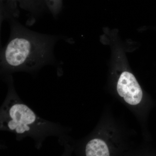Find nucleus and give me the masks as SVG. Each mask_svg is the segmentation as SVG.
<instances>
[{
    "label": "nucleus",
    "mask_w": 156,
    "mask_h": 156,
    "mask_svg": "<svg viewBox=\"0 0 156 156\" xmlns=\"http://www.w3.org/2000/svg\"><path fill=\"white\" fill-rule=\"evenodd\" d=\"M20 27H15L3 50L2 64L10 70L31 69L50 57L51 40Z\"/></svg>",
    "instance_id": "f257e3e1"
},
{
    "label": "nucleus",
    "mask_w": 156,
    "mask_h": 156,
    "mask_svg": "<svg viewBox=\"0 0 156 156\" xmlns=\"http://www.w3.org/2000/svg\"><path fill=\"white\" fill-rule=\"evenodd\" d=\"M51 128L50 123L38 117L13 90L9 92L1 109V129L19 135L37 136L48 134Z\"/></svg>",
    "instance_id": "f03ea898"
},
{
    "label": "nucleus",
    "mask_w": 156,
    "mask_h": 156,
    "mask_svg": "<svg viewBox=\"0 0 156 156\" xmlns=\"http://www.w3.org/2000/svg\"><path fill=\"white\" fill-rule=\"evenodd\" d=\"M117 92L121 97L131 105H135L141 101L143 92L136 78L131 73H122L118 80Z\"/></svg>",
    "instance_id": "7ed1b4c3"
},
{
    "label": "nucleus",
    "mask_w": 156,
    "mask_h": 156,
    "mask_svg": "<svg viewBox=\"0 0 156 156\" xmlns=\"http://www.w3.org/2000/svg\"><path fill=\"white\" fill-rule=\"evenodd\" d=\"M86 155L87 156H109L110 153L105 142L102 140L95 138L87 143Z\"/></svg>",
    "instance_id": "20e7f679"
},
{
    "label": "nucleus",
    "mask_w": 156,
    "mask_h": 156,
    "mask_svg": "<svg viewBox=\"0 0 156 156\" xmlns=\"http://www.w3.org/2000/svg\"><path fill=\"white\" fill-rule=\"evenodd\" d=\"M50 2H52V5L51 7V10L53 12L54 15H56V14L58 13V9H59V4L58 0H50Z\"/></svg>",
    "instance_id": "39448f33"
}]
</instances>
